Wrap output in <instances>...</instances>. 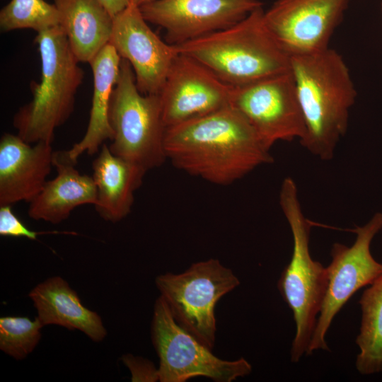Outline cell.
<instances>
[{"instance_id":"obj_21","label":"cell","mask_w":382,"mask_h":382,"mask_svg":"<svg viewBox=\"0 0 382 382\" xmlns=\"http://www.w3.org/2000/svg\"><path fill=\"white\" fill-rule=\"evenodd\" d=\"M361 318L356 343L355 366L361 375L382 372V275L366 289L360 299Z\"/></svg>"},{"instance_id":"obj_26","label":"cell","mask_w":382,"mask_h":382,"mask_svg":"<svg viewBox=\"0 0 382 382\" xmlns=\"http://www.w3.org/2000/svg\"><path fill=\"white\" fill-rule=\"evenodd\" d=\"M110 15L114 17L122 11L131 0H99Z\"/></svg>"},{"instance_id":"obj_18","label":"cell","mask_w":382,"mask_h":382,"mask_svg":"<svg viewBox=\"0 0 382 382\" xmlns=\"http://www.w3.org/2000/svg\"><path fill=\"white\" fill-rule=\"evenodd\" d=\"M29 297L43 324L58 325L70 330H79L94 342L107 335L101 318L86 308L77 293L61 277H52L38 284Z\"/></svg>"},{"instance_id":"obj_1","label":"cell","mask_w":382,"mask_h":382,"mask_svg":"<svg viewBox=\"0 0 382 382\" xmlns=\"http://www.w3.org/2000/svg\"><path fill=\"white\" fill-rule=\"evenodd\" d=\"M164 149L175 168L218 185L273 162L270 149L231 105L167 127Z\"/></svg>"},{"instance_id":"obj_24","label":"cell","mask_w":382,"mask_h":382,"mask_svg":"<svg viewBox=\"0 0 382 382\" xmlns=\"http://www.w3.org/2000/svg\"><path fill=\"white\" fill-rule=\"evenodd\" d=\"M42 233L45 232H37L27 228L13 212L11 205L0 206L1 236L36 240L37 236Z\"/></svg>"},{"instance_id":"obj_16","label":"cell","mask_w":382,"mask_h":382,"mask_svg":"<svg viewBox=\"0 0 382 382\" xmlns=\"http://www.w3.org/2000/svg\"><path fill=\"white\" fill-rule=\"evenodd\" d=\"M66 151L53 153L52 164L56 177L47 180L40 193L30 202L28 214L36 221L59 224L66 220L77 207L93 204L97 188L92 176L81 174L75 168Z\"/></svg>"},{"instance_id":"obj_13","label":"cell","mask_w":382,"mask_h":382,"mask_svg":"<svg viewBox=\"0 0 382 382\" xmlns=\"http://www.w3.org/2000/svg\"><path fill=\"white\" fill-rule=\"evenodd\" d=\"M109 43L131 64L139 91L158 95L179 53L150 28L133 0L113 17Z\"/></svg>"},{"instance_id":"obj_2","label":"cell","mask_w":382,"mask_h":382,"mask_svg":"<svg viewBox=\"0 0 382 382\" xmlns=\"http://www.w3.org/2000/svg\"><path fill=\"white\" fill-rule=\"evenodd\" d=\"M290 71L306 127L300 142L313 155L329 161L346 134L357 97L348 66L329 47L291 56Z\"/></svg>"},{"instance_id":"obj_4","label":"cell","mask_w":382,"mask_h":382,"mask_svg":"<svg viewBox=\"0 0 382 382\" xmlns=\"http://www.w3.org/2000/svg\"><path fill=\"white\" fill-rule=\"evenodd\" d=\"M41 60L40 83L31 81L33 100L14 115L18 135L30 144H52L55 129L74 111L75 96L84 72L72 52L62 28L40 32L35 38Z\"/></svg>"},{"instance_id":"obj_11","label":"cell","mask_w":382,"mask_h":382,"mask_svg":"<svg viewBox=\"0 0 382 382\" xmlns=\"http://www.w3.org/2000/svg\"><path fill=\"white\" fill-rule=\"evenodd\" d=\"M348 1L276 0L264 11V21L290 57L318 52L329 48Z\"/></svg>"},{"instance_id":"obj_8","label":"cell","mask_w":382,"mask_h":382,"mask_svg":"<svg viewBox=\"0 0 382 382\" xmlns=\"http://www.w3.org/2000/svg\"><path fill=\"white\" fill-rule=\"evenodd\" d=\"M151 334L159 358L161 382H185L197 376L231 382L252 371L251 364L243 357L228 361L214 355L176 323L161 296L154 304Z\"/></svg>"},{"instance_id":"obj_6","label":"cell","mask_w":382,"mask_h":382,"mask_svg":"<svg viewBox=\"0 0 382 382\" xmlns=\"http://www.w3.org/2000/svg\"><path fill=\"white\" fill-rule=\"evenodd\" d=\"M109 119L114 136L108 147L114 155L146 171L160 167L167 160L166 127L159 96L139 91L133 69L125 59L121 60L112 91Z\"/></svg>"},{"instance_id":"obj_12","label":"cell","mask_w":382,"mask_h":382,"mask_svg":"<svg viewBox=\"0 0 382 382\" xmlns=\"http://www.w3.org/2000/svg\"><path fill=\"white\" fill-rule=\"evenodd\" d=\"M147 22L163 28L178 45L230 27L262 7L259 0H154L139 6Z\"/></svg>"},{"instance_id":"obj_19","label":"cell","mask_w":382,"mask_h":382,"mask_svg":"<svg viewBox=\"0 0 382 382\" xmlns=\"http://www.w3.org/2000/svg\"><path fill=\"white\" fill-rule=\"evenodd\" d=\"M122 58L110 43L89 62L93 75V93L86 132L81 141L67 150L77 162L83 153L93 155L106 140L112 141L113 130L109 119L111 96L117 81Z\"/></svg>"},{"instance_id":"obj_27","label":"cell","mask_w":382,"mask_h":382,"mask_svg":"<svg viewBox=\"0 0 382 382\" xmlns=\"http://www.w3.org/2000/svg\"><path fill=\"white\" fill-rule=\"evenodd\" d=\"M151 1L154 0H133V1L139 6Z\"/></svg>"},{"instance_id":"obj_9","label":"cell","mask_w":382,"mask_h":382,"mask_svg":"<svg viewBox=\"0 0 382 382\" xmlns=\"http://www.w3.org/2000/svg\"><path fill=\"white\" fill-rule=\"evenodd\" d=\"M381 229L382 213L377 212L364 225L354 228L356 239L351 246L332 245L331 262L326 267L327 288L306 355L318 349L330 350L325 335L335 316L358 290L382 275V263L374 258L370 249Z\"/></svg>"},{"instance_id":"obj_10","label":"cell","mask_w":382,"mask_h":382,"mask_svg":"<svg viewBox=\"0 0 382 382\" xmlns=\"http://www.w3.org/2000/svg\"><path fill=\"white\" fill-rule=\"evenodd\" d=\"M231 105L270 149L279 141H301L306 127L291 71L233 87Z\"/></svg>"},{"instance_id":"obj_23","label":"cell","mask_w":382,"mask_h":382,"mask_svg":"<svg viewBox=\"0 0 382 382\" xmlns=\"http://www.w3.org/2000/svg\"><path fill=\"white\" fill-rule=\"evenodd\" d=\"M38 317L6 316L0 318V349L16 359L31 353L41 338L43 327Z\"/></svg>"},{"instance_id":"obj_3","label":"cell","mask_w":382,"mask_h":382,"mask_svg":"<svg viewBox=\"0 0 382 382\" xmlns=\"http://www.w3.org/2000/svg\"><path fill=\"white\" fill-rule=\"evenodd\" d=\"M262 7L226 28L175 45L232 87L290 71V56L264 21Z\"/></svg>"},{"instance_id":"obj_17","label":"cell","mask_w":382,"mask_h":382,"mask_svg":"<svg viewBox=\"0 0 382 382\" xmlns=\"http://www.w3.org/2000/svg\"><path fill=\"white\" fill-rule=\"evenodd\" d=\"M97 188L95 208L104 220L117 222L131 212L134 193L147 172L143 168L114 155L104 144L92 164Z\"/></svg>"},{"instance_id":"obj_15","label":"cell","mask_w":382,"mask_h":382,"mask_svg":"<svg viewBox=\"0 0 382 382\" xmlns=\"http://www.w3.org/2000/svg\"><path fill=\"white\" fill-rule=\"evenodd\" d=\"M53 153L50 143L31 146L18 134H4L0 139V206L30 202L47 182Z\"/></svg>"},{"instance_id":"obj_28","label":"cell","mask_w":382,"mask_h":382,"mask_svg":"<svg viewBox=\"0 0 382 382\" xmlns=\"http://www.w3.org/2000/svg\"><path fill=\"white\" fill-rule=\"evenodd\" d=\"M381 13H382V3H381Z\"/></svg>"},{"instance_id":"obj_5","label":"cell","mask_w":382,"mask_h":382,"mask_svg":"<svg viewBox=\"0 0 382 382\" xmlns=\"http://www.w3.org/2000/svg\"><path fill=\"white\" fill-rule=\"evenodd\" d=\"M279 204L293 237V250L283 270L277 287L292 311L296 333L291 349V361L296 363L306 354L328 284L326 267L311 255V223L303 215L298 189L290 177L282 181Z\"/></svg>"},{"instance_id":"obj_22","label":"cell","mask_w":382,"mask_h":382,"mask_svg":"<svg viewBox=\"0 0 382 382\" xmlns=\"http://www.w3.org/2000/svg\"><path fill=\"white\" fill-rule=\"evenodd\" d=\"M59 25L56 6L45 0H11L0 11L1 32L29 28L38 33Z\"/></svg>"},{"instance_id":"obj_25","label":"cell","mask_w":382,"mask_h":382,"mask_svg":"<svg viewBox=\"0 0 382 382\" xmlns=\"http://www.w3.org/2000/svg\"><path fill=\"white\" fill-rule=\"evenodd\" d=\"M122 360L131 370L132 381H158V369L150 361L129 355L124 356Z\"/></svg>"},{"instance_id":"obj_7","label":"cell","mask_w":382,"mask_h":382,"mask_svg":"<svg viewBox=\"0 0 382 382\" xmlns=\"http://www.w3.org/2000/svg\"><path fill=\"white\" fill-rule=\"evenodd\" d=\"M155 283L176 323L212 350L216 303L240 284L232 270L211 258L195 262L180 274H161Z\"/></svg>"},{"instance_id":"obj_14","label":"cell","mask_w":382,"mask_h":382,"mask_svg":"<svg viewBox=\"0 0 382 382\" xmlns=\"http://www.w3.org/2000/svg\"><path fill=\"white\" fill-rule=\"evenodd\" d=\"M232 88L204 65L179 53L158 94L166 127L231 105Z\"/></svg>"},{"instance_id":"obj_20","label":"cell","mask_w":382,"mask_h":382,"mask_svg":"<svg viewBox=\"0 0 382 382\" xmlns=\"http://www.w3.org/2000/svg\"><path fill=\"white\" fill-rule=\"evenodd\" d=\"M71 49L79 62H88L107 44L113 17L99 0H53Z\"/></svg>"}]
</instances>
